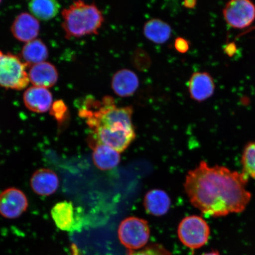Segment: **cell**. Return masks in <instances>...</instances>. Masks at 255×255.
I'll list each match as a JSON object with an SVG mask.
<instances>
[{"label": "cell", "mask_w": 255, "mask_h": 255, "mask_svg": "<svg viewBox=\"0 0 255 255\" xmlns=\"http://www.w3.org/2000/svg\"><path fill=\"white\" fill-rule=\"evenodd\" d=\"M248 178L242 173L221 166L210 167L205 161L188 173L185 191L191 205L213 217L241 213L251 199Z\"/></svg>", "instance_id": "1"}, {"label": "cell", "mask_w": 255, "mask_h": 255, "mask_svg": "<svg viewBox=\"0 0 255 255\" xmlns=\"http://www.w3.org/2000/svg\"><path fill=\"white\" fill-rule=\"evenodd\" d=\"M132 107H117L111 97L101 101L88 100L79 115L92 130L104 128L114 130H135L132 124Z\"/></svg>", "instance_id": "2"}, {"label": "cell", "mask_w": 255, "mask_h": 255, "mask_svg": "<svg viewBox=\"0 0 255 255\" xmlns=\"http://www.w3.org/2000/svg\"><path fill=\"white\" fill-rule=\"evenodd\" d=\"M62 26L67 39L97 34L104 21L103 13L95 4L75 1L62 12Z\"/></svg>", "instance_id": "3"}, {"label": "cell", "mask_w": 255, "mask_h": 255, "mask_svg": "<svg viewBox=\"0 0 255 255\" xmlns=\"http://www.w3.org/2000/svg\"><path fill=\"white\" fill-rule=\"evenodd\" d=\"M28 65L18 57L0 51V87L22 90L29 84Z\"/></svg>", "instance_id": "4"}, {"label": "cell", "mask_w": 255, "mask_h": 255, "mask_svg": "<svg viewBox=\"0 0 255 255\" xmlns=\"http://www.w3.org/2000/svg\"><path fill=\"white\" fill-rule=\"evenodd\" d=\"M118 234L121 244L128 250L135 251L147 244L150 230L145 220L129 217L120 223Z\"/></svg>", "instance_id": "5"}, {"label": "cell", "mask_w": 255, "mask_h": 255, "mask_svg": "<svg viewBox=\"0 0 255 255\" xmlns=\"http://www.w3.org/2000/svg\"><path fill=\"white\" fill-rule=\"evenodd\" d=\"M210 228L201 217L187 216L180 223L178 236L181 243L187 248L195 250L205 245L210 237Z\"/></svg>", "instance_id": "6"}, {"label": "cell", "mask_w": 255, "mask_h": 255, "mask_svg": "<svg viewBox=\"0 0 255 255\" xmlns=\"http://www.w3.org/2000/svg\"><path fill=\"white\" fill-rule=\"evenodd\" d=\"M223 14L226 23L233 28H246L255 20V5L248 0H233L226 5Z\"/></svg>", "instance_id": "7"}, {"label": "cell", "mask_w": 255, "mask_h": 255, "mask_svg": "<svg viewBox=\"0 0 255 255\" xmlns=\"http://www.w3.org/2000/svg\"><path fill=\"white\" fill-rule=\"evenodd\" d=\"M51 215L57 227L66 232L79 231L82 223L81 212L76 210L71 202L63 201L56 204L51 210Z\"/></svg>", "instance_id": "8"}, {"label": "cell", "mask_w": 255, "mask_h": 255, "mask_svg": "<svg viewBox=\"0 0 255 255\" xmlns=\"http://www.w3.org/2000/svg\"><path fill=\"white\" fill-rule=\"evenodd\" d=\"M28 200L25 194L16 188H9L0 194V215L15 219L26 211Z\"/></svg>", "instance_id": "9"}, {"label": "cell", "mask_w": 255, "mask_h": 255, "mask_svg": "<svg viewBox=\"0 0 255 255\" xmlns=\"http://www.w3.org/2000/svg\"><path fill=\"white\" fill-rule=\"evenodd\" d=\"M40 29L39 20L28 12L18 15L11 27V33L15 39L24 43L36 39Z\"/></svg>", "instance_id": "10"}, {"label": "cell", "mask_w": 255, "mask_h": 255, "mask_svg": "<svg viewBox=\"0 0 255 255\" xmlns=\"http://www.w3.org/2000/svg\"><path fill=\"white\" fill-rule=\"evenodd\" d=\"M23 101L28 110L44 113L50 111L52 106L53 96L48 89L33 86L24 92Z\"/></svg>", "instance_id": "11"}, {"label": "cell", "mask_w": 255, "mask_h": 255, "mask_svg": "<svg viewBox=\"0 0 255 255\" xmlns=\"http://www.w3.org/2000/svg\"><path fill=\"white\" fill-rule=\"evenodd\" d=\"M215 84L212 76L207 72L193 73L189 82V92L192 100L205 101L214 94Z\"/></svg>", "instance_id": "12"}, {"label": "cell", "mask_w": 255, "mask_h": 255, "mask_svg": "<svg viewBox=\"0 0 255 255\" xmlns=\"http://www.w3.org/2000/svg\"><path fill=\"white\" fill-rule=\"evenodd\" d=\"M89 146L93 149L92 158L96 167L107 171L116 167L121 159L120 153L114 149L89 138Z\"/></svg>", "instance_id": "13"}, {"label": "cell", "mask_w": 255, "mask_h": 255, "mask_svg": "<svg viewBox=\"0 0 255 255\" xmlns=\"http://www.w3.org/2000/svg\"><path fill=\"white\" fill-rule=\"evenodd\" d=\"M30 82L35 87L50 88L58 81V71L53 64L44 62L31 66L28 72Z\"/></svg>", "instance_id": "14"}, {"label": "cell", "mask_w": 255, "mask_h": 255, "mask_svg": "<svg viewBox=\"0 0 255 255\" xmlns=\"http://www.w3.org/2000/svg\"><path fill=\"white\" fill-rule=\"evenodd\" d=\"M30 185L35 193L40 196H50L58 189L59 180L53 171L50 169L41 168L32 175Z\"/></svg>", "instance_id": "15"}, {"label": "cell", "mask_w": 255, "mask_h": 255, "mask_svg": "<svg viewBox=\"0 0 255 255\" xmlns=\"http://www.w3.org/2000/svg\"><path fill=\"white\" fill-rule=\"evenodd\" d=\"M139 85L138 76L134 72L126 69L115 73L111 82L114 93L121 97H129L134 94Z\"/></svg>", "instance_id": "16"}, {"label": "cell", "mask_w": 255, "mask_h": 255, "mask_svg": "<svg viewBox=\"0 0 255 255\" xmlns=\"http://www.w3.org/2000/svg\"><path fill=\"white\" fill-rule=\"evenodd\" d=\"M143 205L149 214L158 217L166 214L170 209L171 200L164 191L154 189L146 194Z\"/></svg>", "instance_id": "17"}, {"label": "cell", "mask_w": 255, "mask_h": 255, "mask_svg": "<svg viewBox=\"0 0 255 255\" xmlns=\"http://www.w3.org/2000/svg\"><path fill=\"white\" fill-rule=\"evenodd\" d=\"M172 29L166 22L159 18H152L146 21L143 33L146 39L156 44L166 42L171 35Z\"/></svg>", "instance_id": "18"}, {"label": "cell", "mask_w": 255, "mask_h": 255, "mask_svg": "<svg viewBox=\"0 0 255 255\" xmlns=\"http://www.w3.org/2000/svg\"><path fill=\"white\" fill-rule=\"evenodd\" d=\"M24 63L29 66L46 62L49 51L47 47L40 39H35L25 44L21 51Z\"/></svg>", "instance_id": "19"}, {"label": "cell", "mask_w": 255, "mask_h": 255, "mask_svg": "<svg viewBox=\"0 0 255 255\" xmlns=\"http://www.w3.org/2000/svg\"><path fill=\"white\" fill-rule=\"evenodd\" d=\"M28 7L34 17L48 21L59 13L60 5L55 0H33L28 2Z\"/></svg>", "instance_id": "20"}, {"label": "cell", "mask_w": 255, "mask_h": 255, "mask_svg": "<svg viewBox=\"0 0 255 255\" xmlns=\"http://www.w3.org/2000/svg\"><path fill=\"white\" fill-rule=\"evenodd\" d=\"M243 174L248 178H255V142H251L245 147L242 158Z\"/></svg>", "instance_id": "21"}, {"label": "cell", "mask_w": 255, "mask_h": 255, "mask_svg": "<svg viewBox=\"0 0 255 255\" xmlns=\"http://www.w3.org/2000/svg\"><path fill=\"white\" fill-rule=\"evenodd\" d=\"M128 255H170V253L161 245L153 244L141 251L130 252Z\"/></svg>", "instance_id": "22"}, {"label": "cell", "mask_w": 255, "mask_h": 255, "mask_svg": "<svg viewBox=\"0 0 255 255\" xmlns=\"http://www.w3.org/2000/svg\"><path fill=\"white\" fill-rule=\"evenodd\" d=\"M50 114L58 121H62L66 116L67 112L66 105L61 100H59L53 103L50 108Z\"/></svg>", "instance_id": "23"}, {"label": "cell", "mask_w": 255, "mask_h": 255, "mask_svg": "<svg viewBox=\"0 0 255 255\" xmlns=\"http://www.w3.org/2000/svg\"><path fill=\"white\" fill-rule=\"evenodd\" d=\"M175 49L181 53H185L189 50V42L183 37H177L175 40Z\"/></svg>", "instance_id": "24"}, {"label": "cell", "mask_w": 255, "mask_h": 255, "mask_svg": "<svg viewBox=\"0 0 255 255\" xmlns=\"http://www.w3.org/2000/svg\"><path fill=\"white\" fill-rule=\"evenodd\" d=\"M196 1H186L183 2V4L185 7L188 8H193L196 5Z\"/></svg>", "instance_id": "25"}, {"label": "cell", "mask_w": 255, "mask_h": 255, "mask_svg": "<svg viewBox=\"0 0 255 255\" xmlns=\"http://www.w3.org/2000/svg\"><path fill=\"white\" fill-rule=\"evenodd\" d=\"M202 255H221L219 254L218 252H211V253H206L205 254H203Z\"/></svg>", "instance_id": "26"}, {"label": "cell", "mask_w": 255, "mask_h": 255, "mask_svg": "<svg viewBox=\"0 0 255 255\" xmlns=\"http://www.w3.org/2000/svg\"><path fill=\"white\" fill-rule=\"evenodd\" d=\"M1 1H0V4H1Z\"/></svg>", "instance_id": "27"}]
</instances>
